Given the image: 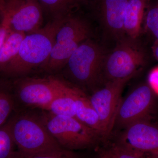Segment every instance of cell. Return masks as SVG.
I'll list each match as a JSON object with an SVG mask.
<instances>
[{"label": "cell", "mask_w": 158, "mask_h": 158, "mask_svg": "<svg viewBox=\"0 0 158 158\" xmlns=\"http://www.w3.org/2000/svg\"><path fill=\"white\" fill-rule=\"evenodd\" d=\"M65 17L56 18L37 31L26 34L19 51L0 71L12 77L23 76L34 69L43 67L49 58L56 35Z\"/></svg>", "instance_id": "cell-1"}, {"label": "cell", "mask_w": 158, "mask_h": 158, "mask_svg": "<svg viewBox=\"0 0 158 158\" xmlns=\"http://www.w3.org/2000/svg\"><path fill=\"white\" fill-rule=\"evenodd\" d=\"M7 122L20 153L37 154L65 149L49 132L41 117L23 114L12 117Z\"/></svg>", "instance_id": "cell-2"}, {"label": "cell", "mask_w": 158, "mask_h": 158, "mask_svg": "<svg viewBox=\"0 0 158 158\" xmlns=\"http://www.w3.org/2000/svg\"><path fill=\"white\" fill-rule=\"evenodd\" d=\"M90 35L87 22L70 15L66 16L57 32L49 58L42 68L49 72L63 68L79 46L90 39Z\"/></svg>", "instance_id": "cell-3"}, {"label": "cell", "mask_w": 158, "mask_h": 158, "mask_svg": "<svg viewBox=\"0 0 158 158\" xmlns=\"http://www.w3.org/2000/svg\"><path fill=\"white\" fill-rule=\"evenodd\" d=\"M105 58L100 47L88 39L75 51L65 66L74 81L82 86L91 87L101 76Z\"/></svg>", "instance_id": "cell-4"}, {"label": "cell", "mask_w": 158, "mask_h": 158, "mask_svg": "<svg viewBox=\"0 0 158 158\" xmlns=\"http://www.w3.org/2000/svg\"><path fill=\"white\" fill-rule=\"evenodd\" d=\"M52 135L63 148L79 149L89 147L98 138L95 133L75 117L50 113L41 116Z\"/></svg>", "instance_id": "cell-5"}, {"label": "cell", "mask_w": 158, "mask_h": 158, "mask_svg": "<svg viewBox=\"0 0 158 158\" xmlns=\"http://www.w3.org/2000/svg\"><path fill=\"white\" fill-rule=\"evenodd\" d=\"M145 56L135 39L122 40L105 56L103 71L108 81L131 79L144 65Z\"/></svg>", "instance_id": "cell-6"}, {"label": "cell", "mask_w": 158, "mask_h": 158, "mask_svg": "<svg viewBox=\"0 0 158 158\" xmlns=\"http://www.w3.org/2000/svg\"><path fill=\"white\" fill-rule=\"evenodd\" d=\"M0 16L9 30L27 34L42 27L43 10L38 0H0Z\"/></svg>", "instance_id": "cell-7"}, {"label": "cell", "mask_w": 158, "mask_h": 158, "mask_svg": "<svg viewBox=\"0 0 158 158\" xmlns=\"http://www.w3.org/2000/svg\"><path fill=\"white\" fill-rule=\"evenodd\" d=\"M130 79L107 81L103 87L95 90L89 97L91 105L98 115L103 138L109 136L115 126L123 90Z\"/></svg>", "instance_id": "cell-8"}, {"label": "cell", "mask_w": 158, "mask_h": 158, "mask_svg": "<svg viewBox=\"0 0 158 158\" xmlns=\"http://www.w3.org/2000/svg\"><path fill=\"white\" fill-rule=\"evenodd\" d=\"M154 94L149 85L136 88L124 99H122L115 124L125 128L137 122L148 120L154 107Z\"/></svg>", "instance_id": "cell-9"}, {"label": "cell", "mask_w": 158, "mask_h": 158, "mask_svg": "<svg viewBox=\"0 0 158 158\" xmlns=\"http://www.w3.org/2000/svg\"><path fill=\"white\" fill-rule=\"evenodd\" d=\"M63 82L53 77L23 79L16 87L17 97L26 106L46 110L61 91Z\"/></svg>", "instance_id": "cell-10"}, {"label": "cell", "mask_w": 158, "mask_h": 158, "mask_svg": "<svg viewBox=\"0 0 158 158\" xmlns=\"http://www.w3.org/2000/svg\"><path fill=\"white\" fill-rule=\"evenodd\" d=\"M119 145L141 154L158 153V126L148 120L137 122L125 128Z\"/></svg>", "instance_id": "cell-11"}, {"label": "cell", "mask_w": 158, "mask_h": 158, "mask_svg": "<svg viewBox=\"0 0 158 158\" xmlns=\"http://www.w3.org/2000/svg\"><path fill=\"white\" fill-rule=\"evenodd\" d=\"M75 101L76 118L89 128L98 137L103 138V132L98 115L90 102L89 97L80 88L73 87Z\"/></svg>", "instance_id": "cell-12"}, {"label": "cell", "mask_w": 158, "mask_h": 158, "mask_svg": "<svg viewBox=\"0 0 158 158\" xmlns=\"http://www.w3.org/2000/svg\"><path fill=\"white\" fill-rule=\"evenodd\" d=\"M128 1L104 0V22L107 29L116 37H120L124 33V18Z\"/></svg>", "instance_id": "cell-13"}, {"label": "cell", "mask_w": 158, "mask_h": 158, "mask_svg": "<svg viewBox=\"0 0 158 158\" xmlns=\"http://www.w3.org/2000/svg\"><path fill=\"white\" fill-rule=\"evenodd\" d=\"M73 87L64 81L61 91L45 110L54 115L76 118V107L73 90Z\"/></svg>", "instance_id": "cell-14"}, {"label": "cell", "mask_w": 158, "mask_h": 158, "mask_svg": "<svg viewBox=\"0 0 158 158\" xmlns=\"http://www.w3.org/2000/svg\"><path fill=\"white\" fill-rule=\"evenodd\" d=\"M146 0H128L124 22L125 33L132 39L139 36L144 17Z\"/></svg>", "instance_id": "cell-15"}, {"label": "cell", "mask_w": 158, "mask_h": 158, "mask_svg": "<svg viewBox=\"0 0 158 158\" xmlns=\"http://www.w3.org/2000/svg\"><path fill=\"white\" fill-rule=\"evenodd\" d=\"M26 35L23 32L9 30L0 51V70L17 55Z\"/></svg>", "instance_id": "cell-16"}, {"label": "cell", "mask_w": 158, "mask_h": 158, "mask_svg": "<svg viewBox=\"0 0 158 158\" xmlns=\"http://www.w3.org/2000/svg\"><path fill=\"white\" fill-rule=\"evenodd\" d=\"M43 10L52 15L53 19L69 15L71 10L84 0H38Z\"/></svg>", "instance_id": "cell-17"}, {"label": "cell", "mask_w": 158, "mask_h": 158, "mask_svg": "<svg viewBox=\"0 0 158 158\" xmlns=\"http://www.w3.org/2000/svg\"><path fill=\"white\" fill-rule=\"evenodd\" d=\"M8 122L0 127V158H16L17 151Z\"/></svg>", "instance_id": "cell-18"}, {"label": "cell", "mask_w": 158, "mask_h": 158, "mask_svg": "<svg viewBox=\"0 0 158 158\" xmlns=\"http://www.w3.org/2000/svg\"><path fill=\"white\" fill-rule=\"evenodd\" d=\"M14 106V98L11 94L0 89V127L7 123Z\"/></svg>", "instance_id": "cell-19"}, {"label": "cell", "mask_w": 158, "mask_h": 158, "mask_svg": "<svg viewBox=\"0 0 158 158\" xmlns=\"http://www.w3.org/2000/svg\"><path fill=\"white\" fill-rule=\"evenodd\" d=\"M145 21L147 30L158 41V1L147 11Z\"/></svg>", "instance_id": "cell-20"}, {"label": "cell", "mask_w": 158, "mask_h": 158, "mask_svg": "<svg viewBox=\"0 0 158 158\" xmlns=\"http://www.w3.org/2000/svg\"><path fill=\"white\" fill-rule=\"evenodd\" d=\"M16 158H77L70 151L63 149L59 151L33 155L20 153L17 151Z\"/></svg>", "instance_id": "cell-21"}, {"label": "cell", "mask_w": 158, "mask_h": 158, "mask_svg": "<svg viewBox=\"0 0 158 158\" xmlns=\"http://www.w3.org/2000/svg\"><path fill=\"white\" fill-rule=\"evenodd\" d=\"M108 152L112 158H144V155L135 152L120 145L114 146Z\"/></svg>", "instance_id": "cell-22"}, {"label": "cell", "mask_w": 158, "mask_h": 158, "mask_svg": "<svg viewBox=\"0 0 158 158\" xmlns=\"http://www.w3.org/2000/svg\"><path fill=\"white\" fill-rule=\"evenodd\" d=\"M149 86L155 94H158V67L153 69L148 77Z\"/></svg>", "instance_id": "cell-23"}, {"label": "cell", "mask_w": 158, "mask_h": 158, "mask_svg": "<svg viewBox=\"0 0 158 158\" xmlns=\"http://www.w3.org/2000/svg\"><path fill=\"white\" fill-rule=\"evenodd\" d=\"M9 25L6 22L1 19L0 22V51L2 46L3 43L9 31Z\"/></svg>", "instance_id": "cell-24"}, {"label": "cell", "mask_w": 158, "mask_h": 158, "mask_svg": "<svg viewBox=\"0 0 158 158\" xmlns=\"http://www.w3.org/2000/svg\"><path fill=\"white\" fill-rule=\"evenodd\" d=\"M152 51L154 55L158 60V41L156 40L152 47Z\"/></svg>", "instance_id": "cell-25"}, {"label": "cell", "mask_w": 158, "mask_h": 158, "mask_svg": "<svg viewBox=\"0 0 158 158\" xmlns=\"http://www.w3.org/2000/svg\"><path fill=\"white\" fill-rule=\"evenodd\" d=\"M100 158H112V157H111L109 152H108L103 154Z\"/></svg>", "instance_id": "cell-26"}, {"label": "cell", "mask_w": 158, "mask_h": 158, "mask_svg": "<svg viewBox=\"0 0 158 158\" xmlns=\"http://www.w3.org/2000/svg\"><path fill=\"white\" fill-rule=\"evenodd\" d=\"M148 158H158V153L148 154Z\"/></svg>", "instance_id": "cell-27"}]
</instances>
